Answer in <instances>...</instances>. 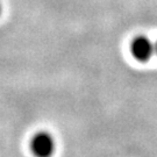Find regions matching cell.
<instances>
[{
    "instance_id": "6da1fadb",
    "label": "cell",
    "mask_w": 157,
    "mask_h": 157,
    "mask_svg": "<svg viewBox=\"0 0 157 157\" xmlns=\"http://www.w3.org/2000/svg\"><path fill=\"white\" fill-rule=\"evenodd\" d=\"M30 148L36 157H50L55 149L54 137L47 132H39L32 137Z\"/></svg>"
},
{
    "instance_id": "7a4b0ae2",
    "label": "cell",
    "mask_w": 157,
    "mask_h": 157,
    "mask_svg": "<svg viewBox=\"0 0 157 157\" xmlns=\"http://www.w3.org/2000/svg\"><path fill=\"white\" fill-rule=\"evenodd\" d=\"M130 50L137 61L147 62L155 54V43L146 35H139L132 41Z\"/></svg>"
},
{
    "instance_id": "3957f363",
    "label": "cell",
    "mask_w": 157,
    "mask_h": 157,
    "mask_svg": "<svg viewBox=\"0 0 157 157\" xmlns=\"http://www.w3.org/2000/svg\"><path fill=\"white\" fill-rule=\"evenodd\" d=\"M155 54L157 55V41L155 42Z\"/></svg>"
},
{
    "instance_id": "277c9868",
    "label": "cell",
    "mask_w": 157,
    "mask_h": 157,
    "mask_svg": "<svg viewBox=\"0 0 157 157\" xmlns=\"http://www.w3.org/2000/svg\"><path fill=\"white\" fill-rule=\"evenodd\" d=\"M0 13H1V5H0Z\"/></svg>"
}]
</instances>
